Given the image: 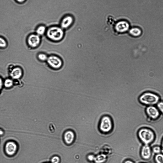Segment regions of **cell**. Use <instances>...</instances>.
Masks as SVG:
<instances>
[{
	"label": "cell",
	"instance_id": "cell-1",
	"mask_svg": "<svg viewBox=\"0 0 163 163\" xmlns=\"http://www.w3.org/2000/svg\"><path fill=\"white\" fill-rule=\"evenodd\" d=\"M137 135L138 138L143 145H149L152 143L155 138V134L151 129L143 127L138 131Z\"/></svg>",
	"mask_w": 163,
	"mask_h": 163
},
{
	"label": "cell",
	"instance_id": "cell-2",
	"mask_svg": "<svg viewBox=\"0 0 163 163\" xmlns=\"http://www.w3.org/2000/svg\"><path fill=\"white\" fill-rule=\"evenodd\" d=\"M138 99L139 102L143 105L147 106H155L160 101V97L154 93L147 92L141 95Z\"/></svg>",
	"mask_w": 163,
	"mask_h": 163
},
{
	"label": "cell",
	"instance_id": "cell-3",
	"mask_svg": "<svg viewBox=\"0 0 163 163\" xmlns=\"http://www.w3.org/2000/svg\"><path fill=\"white\" fill-rule=\"evenodd\" d=\"M46 33L48 38L56 42L61 40L64 36V29L60 26H57L49 27L47 30Z\"/></svg>",
	"mask_w": 163,
	"mask_h": 163
},
{
	"label": "cell",
	"instance_id": "cell-4",
	"mask_svg": "<svg viewBox=\"0 0 163 163\" xmlns=\"http://www.w3.org/2000/svg\"><path fill=\"white\" fill-rule=\"evenodd\" d=\"M99 128L100 131L103 133L111 132L113 128V122L111 117L107 115L103 116L100 121Z\"/></svg>",
	"mask_w": 163,
	"mask_h": 163
},
{
	"label": "cell",
	"instance_id": "cell-5",
	"mask_svg": "<svg viewBox=\"0 0 163 163\" xmlns=\"http://www.w3.org/2000/svg\"><path fill=\"white\" fill-rule=\"evenodd\" d=\"M19 147L16 142L10 141L7 142L4 147V150L5 155L9 157L15 156L19 150Z\"/></svg>",
	"mask_w": 163,
	"mask_h": 163
},
{
	"label": "cell",
	"instance_id": "cell-6",
	"mask_svg": "<svg viewBox=\"0 0 163 163\" xmlns=\"http://www.w3.org/2000/svg\"><path fill=\"white\" fill-rule=\"evenodd\" d=\"M46 61L50 67L54 69L60 68L63 64V62L61 58L55 55H51L48 56Z\"/></svg>",
	"mask_w": 163,
	"mask_h": 163
},
{
	"label": "cell",
	"instance_id": "cell-7",
	"mask_svg": "<svg viewBox=\"0 0 163 163\" xmlns=\"http://www.w3.org/2000/svg\"><path fill=\"white\" fill-rule=\"evenodd\" d=\"M145 111L147 116L153 120L158 119L161 114L157 107L153 105L147 106Z\"/></svg>",
	"mask_w": 163,
	"mask_h": 163
},
{
	"label": "cell",
	"instance_id": "cell-8",
	"mask_svg": "<svg viewBox=\"0 0 163 163\" xmlns=\"http://www.w3.org/2000/svg\"><path fill=\"white\" fill-rule=\"evenodd\" d=\"M76 138L75 132L72 130L69 129L64 133L63 138L65 144L68 145H71L74 142Z\"/></svg>",
	"mask_w": 163,
	"mask_h": 163
},
{
	"label": "cell",
	"instance_id": "cell-9",
	"mask_svg": "<svg viewBox=\"0 0 163 163\" xmlns=\"http://www.w3.org/2000/svg\"><path fill=\"white\" fill-rule=\"evenodd\" d=\"M41 41L40 36L36 34L30 35L27 39V42L29 45L33 48L37 47L40 44Z\"/></svg>",
	"mask_w": 163,
	"mask_h": 163
},
{
	"label": "cell",
	"instance_id": "cell-10",
	"mask_svg": "<svg viewBox=\"0 0 163 163\" xmlns=\"http://www.w3.org/2000/svg\"><path fill=\"white\" fill-rule=\"evenodd\" d=\"M141 154L142 158L144 159L148 160L150 158L152 155V150L149 145H143L141 148Z\"/></svg>",
	"mask_w": 163,
	"mask_h": 163
},
{
	"label": "cell",
	"instance_id": "cell-11",
	"mask_svg": "<svg viewBox=\"0 0 163 163\" xmlns=\"http://www.w3.org/2000/svg\"><path fill=\"white\" fill-rule=\"evenodd\" d=\"M73 17L70 15H67L64 17L60 23V27L63 29L69 28L72 24L73 21Z\"/></svg>",
	"mask_w": 163,
	"mask_h": 163
},
{
	"label": "cell",
	"instance_id": "cell-12",
	"mask_svg": "<svg viewBox=\"0 0 163 163\" xmlns=\"http://www.w3.org/2000/svg\"><path fill=\"white\" fill-rule=\"evenodd\" d=\"M129 25L126 21H122L118 22L116 24L115 28L116 31L120 32L127 31L129 28Z\"/></svg>",
	"mask_w": 163,
	"mask_h": 163
},
{
	"label": "cell",
	"instance_id": "cell-13",
	"mask_svg": "<svg viewBox=\"0 0 163 163\" xmlns=\"http://www.w3.org/2000/svg\"><path fill=\"white\" fill-rule=\"evenodd\" d=\"M22 75V69L18 67L14 68L11 71L10 75L12 78L14 79H20Z\"/></svg>",
	"mask_w": 163,
	"mask_h": 163
},
{
	"label": "cell",
	"instance_id": "cell-14",
	"mask_svg": "<svg viewBox=\"0 0 163 163\" xmlns=\"http://www.w3.org/2000/svg\"><path fill=\"white\" fill-rule=\"evenodd\" d=\"M47 29L46 27L43 25L38 26L36 31V34L40 36L46 33Z\"/></svg>",
	"mask_w": 163,
	"mask_h": 163
},
{
	"label": "cell",
	"instance_id": "cell-15",
	"mask_svg": "<svg viewBox=\"0 0 163 163\" xmlns=\"http://www.w3.org/2000/svg\"><path fill=\"white\" fill-rule=\"evenodd\" d=\"M130 34L135 36H139L141 33V30L135 27L132 28L130 31Z\"/></svg>",
	"mask_w": 163,
	"mask_h": 163
},
{
	"label": "cell",
	"instance_id": "cell-16",
	"mask_svg": "<svg viewBox=\"0 0 163 163\" xmlns=\"http://www.w3.org/2000/svg\"><path fill=\"white\" fill-rule=\"evenodd\" d=\"M13 81L11 79H6L5 80L3 83V85L6 88H11L13 85Z\"/></svg>",
	"mask_w": 163,
	"mask_h": 163
},
{
	"label": "cell",
	"instance_id": "cell-17",
	"mask_svg": "<svg viewBox=\"0 0 163 163\" xmlns=\"http://www.w3.org/2000/svg\"><path fill=\"white\" fill-rule=\"evenodd\" d=\"M154 159L156 163H163V154L160 153L156 154Z\"/></svg>",
	"mask_w": 163,
	"mask_h": 163
},
{
	"label": "cell",
	"instance_id": "cell-18",
	"mask_svg": "<svg viewBox=\"0 0 163 163\" xmlns=\"http://www.w3.org/2000/svg\"><path fill=\"white\" fill-rule=\"evenodd\" d=\"M48 57V56L47 55L44 53H40L38 55V60L42 62L47 61Z\"/></svg>",
	"mask_w": 163,
	"mask_h": 163
},
{
	"label": "cell",
	"instance_id": "cell-19",
	"mask_svg": "<svg viewBox=\"0 0 163 163\" xmlns=\"http://www.w3.org/2000/svg\"><path fill=\"white\" fill-rule=\"evenodd\" d=\"M152 151L153 152L156 154L160 153L161 152V147L158 146H156L153 147Z\"/></svg>",
	"mask_w": 163,
	"mask_h": 163
},
{
	"label": "cell",
	"instance_id": "cell-20",
	"mask_svg": "<svg viewBox=\"0 0 163 163\" xmlns=\"http://www.w3.org/2000/svg\"><path fill=\"white\" fill-rule=\"evenodd\" d=\"M156 105V107L160 113L163 114V101H160Z\"/></svg>",
	"mask_w": 163,
	"mask_h": 163
},
{
	"label": "cell",
	"instance_id": "cell-21",
	"mask_svg": "<svg viewBox=\"0 0 163 163\" xmlns=\"http://www.w3.org/2000/svg\"><path fill=\"white\" fill-rule=\"evenodd\" d=\"M60 161V158L56 156L53 157L51 159V163H59Z\"/></svg>",
	"mask_w": 163,
	"mask_h": 163
},
{
	"label": "cell",
	"instance_id": "cell-22",
	"mask_svg": "<svg viewBox=\"0 0 163 163\" xmlns=\"http://www.w3.org/2000/svg\"><path fill=\"white\" fill-rule=\"evenodd\" d=\"M7 45V43L5 40L3 38L0 37V47L4 48Z\"/></svg>",
	"mask_w": 163,
	"mask_h": 163
},
{
	"label": "cell",
	"instance_id": "cell-23",
	"mask_svg": "<svg viewBox=\"0 0 163 163\" xmlns=\"http://www.w3.org/2000/svg\"><path fill=\"white\" fill-rule=\"evenodd\" d=\"M3 84V83L2 80L1 78H0V89H1L2 88Z\"/></svg>",
	"mask_w": 163,
	"mask_h": 163
},
{
	"label": "cell",
	"instance_id": "cell-24",
	"mask_svg": "<svg viewBox=\"0 0 163 163\" xmlns=\"http://www.w3.org/2000/svg\"><path fill=\"white\" fill-rule=\"evenodd\" d=\"M161 147V152L163 153V137L162 140Z\"/></svg>",
	"mask_w": 163,
	"mask_h": 163
},
{
	"label": "cell",
	"instance_id": "cell-25",
	"mask_svg": "<svg viewBox=\"0 0 163 163\" xmlns=\"http://www.w3.org/2000/svg\"><path fill=\"white\" fill-rule=\"evenodd\" d=\"M4 132L0 128V136H1L3 135Z\"/></svg>",
	"mask_w": 163,
	"mask_h": 163
},
{
	"label": "cell",
	"instance_id": "cell-26",
	"mask_svg": "<svg viewBox=\"0 0 163 163\" xmlns=\"http://www.w3.org/2000/svg\"><path fill=\"white\" fill-rule=\"evenodd\" d=\"M126 163H134L132 161H127Z\"/></svg>",
	"mask_w": 163,
	"mask_h": 163
},
{
	"label": "cell",
	"instance_id": "cell-27",
	"mask_svg": "<svg viewBox=\"0 0 163 163\" xmlns=\"http://www.w3.org/2000/svg\"><path fill=\"white\" fill-rule=\"evenodd\" d=\"M17 1L20 2H22L24 1V0H18Z\"/></svg>",
	"mask_w": 163,
	"mask_h": 163
}]
</instances>
